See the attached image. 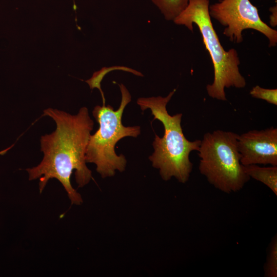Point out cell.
Masks as SVG:
<instances>
[{
  "instance_id": "4",
  "label": "cell",
  "mask_w": 277,
  "mask_h": 277,
  "mask_svg": "<svg viewBox=\"0 0 277 277\" xmlns=\"http://www.w3.org/2000/svg\"><path fill=\"white\" fill-rule=\"evenodd\" d=\"M118 86L122 98L116 110L108 105H97L92 111L99 128L90 136L85 159L86 163L95 164L96 171L103 178L113 176L116 170L123 172L125 169L127 160L123 154H116V144L125 137H136L141 133L140 126H125L122 124L123 112L131 96L123 84Z\"/></svg>"
},
{
  "instance_id": "14",
  "label": "cell",
  "mask_w": 277,
  "mask_h": 277,
  "mask_svg": "<svg viewBox=\"0 0 277 277\" xmlns=\"http://www.w3.org/2000/svg\"><path fill=\"white\" fill-rule=\"evenodd\" d=\"M73 3H74V9L75 10L76 9V6H75V2H74V0H73Z\"/></svg>"
},
{
  "instance_id": "1",
  "label": "cell",
  "mask_w": 277,
  "mask_h": 277,
  "mask_svg": "<svg viewBox=\"0 0 277 277\" xmlns=\"http://www.w3.org/2000/svg\"><path fill=\"white\" fill-rule=\"evenodd\" d=\"M43 115L54 121L56 129L51 133L41 136V151L44 156L37 166L26 169L29 180L39 179L41 193L50 179H57L65 188L71 204L80 205L83 200L72 187L70 177L75 170L78 187L88 184L92 178L85 156L94 122L86 107H82L75 115L50 108L44 110Z\"/></svg>"
},
{
  "instance_id": "13",
  "label": "cell",
  "mask_w": 277,
  "mask_h": 277,
  "mask_svg": "<svg viewBox=\"0 0 277 277\" xmlns=\"http://www.w3.org/2000/svg\"><path fill=\"white\" fill-rule=\"evenodd\" d=\"M270 15L269 16V23L271 27L277 26V5L271 7L269 9Z\"/></svg>"
},
{
  "instance_id": "2",
  "label": "cell",
  "mask_w": 277,
  "mask_h": 277,
  "mask_svg": "<svg viewBox=\"0 0 277 277\" xmlns=\"http://www.w3.org/2000/svg\"><path fill=\"white\" fill-rule=\"evenodd\" d=\"M175 91L173 89L165 97H140L136 103L143 111L150 109L153 120L161 122L164 128L162 137L155 134L152 143L154 152L149 157L152 166L159 170L163 180L174 177L180 183H185L192 170L190 153L199 151L201 140H188L181 126L182 114L170 115L168 113L166 106Z\"/></svg>"
},
{
  "instance_id": "5",
  "label": "cell",
  "mask_w": 277,
  "mask_h": 277,
  "mask_svg": "<svg viewBox=\"0 0 277 277\" xmlns=\"http://www.w3.org/2000/svg\"><path fill=\"white\" fill-rule=\"evenodd\" d=\"M238 136L221 130L207 132L198 151L200 173L215 188L227 193L240 191L250 179L240 161Z\"/></svg>"
},
{
  "instance_id": "12",
  "label": "cell",
  "mask_w": 277,
  "mask_h": 277,
  "mask_svg": "<svg viewBox=\"0 0 277 277\" xmlns=\"http://www.w3.org/2000/svg\"><path fill=\"white\" fill-rule=\"evenodd\" d=\"M249 93L254 98L261 99L270 104L277 105V89H267L256 85L251 89Z\"/></svg>"
},
{
  "instance_id": "3",
  "label": "cell",
  "mask_w": 277,
  "mask_h": 277,
  "mask_svg": "<svg viewBox=\"0 0 277 277\" xmlns=\"http://www.w3.org/2000/svg\"><path fill=\"white\" fill-rule=\"evenodd\" d=\"M209 0H189L186 7L173 21L191 31L193 24L197 26L213 66V81L206 86L207 93L213 98L225 101V88H243L246 82L239 70L240 61L237 51L234 48L225 50L220 42L209 13Z\"/></svg>"
},
{
  "instance_id": "6",
  "label": "cell",
  "mask_w": 277,
  "mask_h": 277,
  "mask_svg": "<svg viewBox=\"0 0 277 277\" xmlns=\"http://www.w3.org/2000/svg\"><path fill=\"white\" fill-rule=\"evenodd\" d=\"M209 13L225 27L223 34L231 42L241 43L242 32L251 29L268 39L269 47L276 46L277 31L261 19L258 8L249 0H220L209 5Z\"/></svg>"
},
{
  "instance_id": "8",
  "label": "cell",
  "mask_w": 277,
  "mask_h": 277,
  "mask_svg": "<svg viewBox=\"0 0 277 277\" xmlns=\"http://www.w3.org/2000/svg\"><path fill=\"white\" fill-rule=\"evenodd\" d=\"M243 169L250 178L263 183L277 195V166L261 167L249 165L243 166Z\"/></svg>"
},
{
  "instance_id": "11",
  "label": "cell",
  "mask_w": 277,
  "mask_h": 277,
  "mask_svg": "<svg viewBox=\"0 0 277 277\" xmlns=\"http://www.w3.org/2000/svg\"><path fill=\"white\" fill-rule=\"evenodd\" d=\"M264 276H277V238L275 235L270 243L264 265Z\"/></svg>"
},
{
  "instance_id": "10",
  "label": "cell",
  "mask_w": 277,
  "mask_h": 277,
  "mask_svg": "<svg viewBox=\"0 0 277 277\" xmlns=\"http://www.w3.org/2000/svg\"><path fill=\"white\" fill-rule=\"evenodd\" d=\"M164 18L173 21L186 7L189 0H151Z\"/></svg>"
},
{
  "instance_id": "15",
  "label": "cell",
  "mask_w": 277,
  "mask_h": 277,
  "mask_svg": "<svg viewBox=\"0 0 277 277\" xmlns=\"http://www.w3.org/2000/svg\"><path fill=\"white\" fill-rule=\"evenodd\" d=\"M274 1H275V2L276 3V2H277V0H274Z\"/></svg>"
},
{
  "instance_id": "9",
  "label": "cell",
  "mask_w": 277,
  "mask_h": 277,
  "mask_svg": "<svg viewBox=\"0 0 277 277\" xmlns=\"http://www.w3.org/2000/svg\"><path fill=\"white\" fill-rule=\"evenodd\" d=\"M114 70H121L129 72L138 76H144L141 72L124 66H113L108 67H104L102 68L100 70L94 72L92 77L90 79L85 81V82L89 85L91 89L96 88L100 90L102 96L103 105H105V99L104 93L101 89V83L104 77L108 73Z\"/></svg>"
},
{
  "instance_id": "7",
  "label": "cell",
  "mask_w": 277,
  "mask_h": 277,
  "mask_svg": "<svg viewBox=\"0 0 277 277\" xmlns=\"http://www.w3.org/2000/svg\"><path fill=\"white\" fill-rule=\"evenodd\" d=\"M238 148L243 166H277V128L252 130L239 134Z\"/></svg>"
}]
</instances>
